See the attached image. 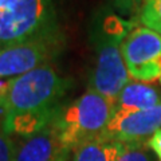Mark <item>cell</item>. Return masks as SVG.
<instances>
[{
	"label": "cell",
	"mask_w": 161,
	"mask_h": 161,
	"mask_svg": "<svg viewBox=\"0 0 161 161\" xmlns=\"http://www.w3.org/2000/svg\"><path fill=\"white\" fill-rule=\"evenodd\" d=\"M148 147L157 156L158 161H161V129H158L157 132L148 140Z\"/></svg>",
	"instance_id": "14"
},
{
	"label": "cell",
	"mask_w": 161,
	"mask_h": 161,
	"mask_svg": "<svg viewBox=\"0 0 161 161\" xmlns=\"http://www.w3.org/2000/svg\"><path fill=\"white\" fill-rule=\"evenodd\" d=\"M58 40L53 32L0 47V78L12 79L47 64L59 50Z\"/></svg>",
	"instance_id": "6"
},
{
	"label": "cell",
	"mask_w": 161,
	"mask_h": 161,
	"mask_svg": "<svg viewBox=\"0 0 161 161\" xmlns=\"http://www.w3.org/2000/svg\"><path fill=\"white\" fill-rule=\"evenodd\" d=\"M71 149L60 140L51 124L30 137L20 138L14 161H69Z\"/></svg>",
	"instance_id": "8"
},
{
	"label": "cell",
	"mask_w": 161,
	"mask_h": 161,
	"mask_svg": "<svg viewBox=\"0 0 161 161\" xmlns=\"http://www.w3.org/2000/svg\"><path fill=\"white\" fill-rule=\"evenodd\" d=\"M121 53L130 79H161V34L148 27H132L121 43Z\"/></svg>",
	"instance_id": "5"
},
{
	"label": "cell",
	"mask_w": 161,
	"mask_h": 161,
	"mask_svg": "<svg viewBox=\"0 0 161 161\" xmlns=\"http://www.w3.org/2000/svg\"><path fill=\"white\" fill-rule=\"evenodd\" d=\"M9 83H11V79H4L0 78V101L4 102V98H6V94L9 89Z\"/></svg>",
	"instance_id": "15"
},
{
	"label": "cell",
	"mask_w": 161,
	"mask_h": 161,
	"mask_svg": "<svg viewBox=\"0 0 161 161\" xmlns=\"http://www.w3.org/2000/svg\"><path fill=\"white\" fill-rule=\"evenodd\" d=\"M115 113V102L94 90H87L71 103L62 105L51 121L69 149L85 141L101 137Z\"/></svg>",
	"instance_id": "2"
},
{
	"label": "cell",
	"mask_w": 161,
	"mask_h": 161,
	"mask_svg": "<svg viewBox=\"0 0 161 161\" xmlns=\"http://www.w3.org/2000/svg\"><path fill=\"white\" fill-rule=\"evenodd\" d=\"M140 22L144 27L161 34V0H147L140 8Z\"/></svg>",
	"instance_id": "11"
},
{
	"label": "cell",
	"mask_w": 161,
	"mask_h": 161,
	"mask_svg": "<svg viewBox=\"0 0 161 161\" xmlns=\"http://www.w3.org/2000/svg\"><path fill=\"white\" fill-rule=\"evenodd\" d=\"M53 0H0V47L55 32Z\"/></svg>",
	"instance_id": "4"
},
{
	"label": "cell",
	"mask_w": 161,
	"mask_h": 161,
	"mask_svg": "<svg viewBox=\"0 0 161 161\" xmlns=\"http://www.w3.org/2000/svg\"><path fill=\"white\" fill-rule=\"evenodd\" d=\"M67 87L69 80L50 63L12 78L2 109L4 132L26 138L44 129L62 106Z\"/></svg>",
	"instance_id": "1"
},
{
	"label": "cell",
	"mask_w": 161,
	"mask_h": 161,
	"mask_svg": "<svg viewBox=\"0 0 161 161\" xmlns=\"http://www.w3.org/2000/svg\"><path fill=\"white\" fill-rule=\"evenodd\" d=\"M161 129V102L148 110H115L103 137L121 144L148 142Z\"/></svg>",
	"instance_id": "7"
},
{
	"label": "cell",
	"mask_w": 161,
	"mask_h": 161,
	"mask_svg": "<svg viewBox=\"0 0 161 161\" xmlns=\"http://www.w3.org/2000/svg\"><path fill=\"white\" fill-rule=\"evenodd\" d=\"M161 102L154 87L138 80H130L115 99V110H148Z\"/></svg>",
	"instance_id": "9"
},
{
	"label": "cell",
	"mask_w": 161,
	"mask_h": 161,
	"mask_svg": "<svg viewBox=\"0 0 161 161\" xmlns=\"http://www.w3.org/2000/svg\"><path fill=\"white\" fill-rule=\"evenodd\" d=\"M125 2H128L129 4H133V6H140V8H141L147 0H125Z\"/></svg>",
	"instance_id": "16"
},
{
	"label": "cell",
	"mask_w": 161,
	"mask_h": 161,
	"mask_svg": "<svg viewBox=\"0 0 161 161\" xmlns=\"http://www.w3.org/2000/svg\"><path fill=\"white\" fill-rule=\"evenodd\" d=\"M2 109H3V101H0V112H2ZM2 118V117H0Z\"/></svg>",
	"instance_id": "17"
},
{
	"label": "cell",
	"mask_w": 161,
	"mask_h": 161,
	"mask_svg": "<svg viewBox=\"0 0 161 161\" xmlns=\"http://www.w3.org/2000/svg\"><path fill=\"white\" fill-rule=\"evenodd\" d=\"M115 161H153V157L149 152L148 142L121 144Z\"/></svg>",
	"instance_id": "12"
},
{
	"label": "cell",
	"mask_w": 161,
	"mask_h": 161,
	"mask_svg": "<svg viewBox=\"0 0 161 161\" xmlns=\"http://www.w3.org/2000/svg\"><path fill=\"white\" fill-rule=\"evenodd\" d=\"M160 82H161V79H160Z\"/></svg>",
	"instance_id": "18"
},
{
	"label": "cell",
	"mask_w": 161,
	"mask_h": 161,
	"mask_svg": "<svg viewBox=\"0 0 161 161\" xmlns=\"http://www.w3.org/2000/svg\"><path fill=\"white\" fill-rule=\"evenodd\" d=\"M119 18L110 16L103 23V36L99 40L97 63L90 78L89 89L115 102L122 89L130 82L121 43L132 28Z\"/></svg>",
	"instance_id": "3"
},
{
	"label": "cell",
	"mask_w": 161,
	"mask_h": 161,
	"mask_svg": "<svg viewBox=\"0 0 161 161\" xmlns=\"http://www.w3.org/2000/svg\"><path fill=\"white\" fill-rule=\"evenodd\" d=\"M15 147L16 144L14 142L12 137L4 132L2 124H0V161H14Z\"/></svg>",
	"instance_id": "13"
},
{
	"label": "cell",
	"mask_w": 161,
	"mask_h": 161,
	"mask_svg": "<svg viewBox=\"0 0 161 161\" xmlns=\"http://www.w3.org/2000/svg\"><path fill=\"white\" fill-rule=\"evenodd\" d=\"M119 145L103 136L85 141L73 149V161H115Z\"/></svg>",
	"instance_id": "10"
}]
</instances>
